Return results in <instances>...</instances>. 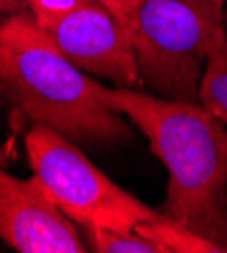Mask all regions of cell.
Masks as SVG:
<instances>
[{"mask_svg":"<svg viewBox=\"0 0 227 253\" xmlns=\"http://www.w3.org/2000/svg\"><path fill=\"white\" fill-rule=\"evenodd\" d=\"M106 97L148 138L167 166L162 215L227 253V128L201 103L130 87H106Z\"/></svg>","mask_w":227,"mask_h":253,"instance_id":"1","label":"cell"},{"mask_svg":"<svg viewBox=\"0 0 227 253\" xmlns=\"http://www.w3.org/2000/svg\"><path fill=\"white\" fill-rule=\"evenodd\" d=\"M0 93L33 126L75 144H118L134 134V124L108 101L106 85L73 65L27 12L0 20Z\"/></svg>","mask_w":227,"mask_h":253,"instance_id":"2","label":"cell"},{"mask_svg":"<svg viewBox=\"0 0 227 253\" xmlns=\"http://www.w3.org/2000/svg\"><path fill=\"white\" fill-rule=\"evenodd\" d=\"M223 0H138L134 49L142 81L160 97L199 103L209 57L227 37Z\"/></svg>","mask_w":227,"mask_h":253,"instance_id":"3","label":"cell"},{"mask_svg":"<svg viewBox=\"0 0 227 253\" xmlns=\"http://www.w3.org/2000/svg\"><path fill=\"white\" fill-rule=\"evenodd\" d=\"M25 148L35 176L53 203L79 227L132 231L167 217L108 178L63 134L33 126L25 136Z\"/></svg>","mask_w":227,"mask_h":253,"instance_id":"4","label":"cell"},{"mask_svg":"<svg viewBox=\"0 0 227 253\" xmlns=\"http://www.w3.org/2000/svg\"><path fill=\"white\" fill-rule=\"evenodd\" d=\"M43 31L88 75L108 79L116 87L136 89L144 83L130 33L99 0H90Z\"/></svg>","mask_w":227,"mask_h":253,"instance_id":"5","label":"cell"},{"mask_svg":"<svg viewBox=\"0 0 227 253\" xmlns=\"http://www.w3.org/2000/svg\"><path fill=\"white\" fill-rule=\"evenodd\" d=\"M0 239L20 253H86L84 233L35 174L18 178L0 166Z\"/></svg>","mask_w":227,"mask_h":253,"instance_id":"6","label":"cell"},{"mask_svg":"<svg viewBox=\"0 0 227 253\" xmlns=\"http://www.w3.org/2000/svg\"><path fill=\"white\" fill-rule=\"evenodd\" d=\"M136 231L162 245L167 249V253H225V249L219 247L217 243L201 237L189 227H184L169 217L144 223L136 227Z\"/></svg>","mask_w":227,"mask_h":253,"instance_id":"7","label":"cell"},{"mask_svg":"<svg viewBox=\"0 0 227 253\" xmlns=\"http://www.w3.org/2000/svg\"><path fill=\"white\" fill-rule=\"evenodd\" d=\"M199 103L227 128V37L205 65L199 85Z\"/></svg>","mask_w":227,"mask_h":253,"instance_id":"8","label":"cell"},{"mask_svg":"<svg viewBox=\"0 0 227 253\" xmlns=\"http://www.w3.org/2000/svg\"><path fill=\"white\" fill-rule=\"evenodd\" d=\"M90 251L95 253H167L162 245L138 233L108 227H79Z\"/></svg>","mask_w":227,"mask_h":253,"instance_id":"9","label":"cell"},{"mask_svg":"<svg viewBox=\"0 0 227 253\" xmlns=\"http://www.w3.org/2000/svg\"><path fill=\"white\" fill-rule=\"evenodd\" d=\"M31 16L41 29H47L55 20L71 14L73 10L81 8L90 0H25Z\"/></svg>","mask_w":227,"mask_h":253,"instance_id":"10","label":"cell"},{"mask_svg":"<svg viewBox=\"0 0 227 253\" xmlns=\"http://www.w3.org/2000/svg\"><path fill=\"white\" fill-rule=\"evenodd\" d=\"M99 2L120 20V25L130 33L134 41V10L138 0H99Z\"/></svg>","mask_w":227,"mask_h":253,"instance_id":"11","label":"cell"},{"mask_svg":"<svg viewBox=\"0 0 227 253\" xmlns=\"http://www.w3.org/2000/svg\"><path fill=\"white\" fill-rule=\"evenodd\" d=\"M23 4V0H0V16H8L16 12Z\"/></svg>","mask_w":227,"mask_h":253,"instance_id":"12","label":"cell"},{"mask_svg":"<svg viewBox=\"0 0 227 253\" xmlns=\"http://www.w3.org/2000/svg\"><path fill=\"white\" fill-rule=\"evenodd\" d=\"M223 2H227V0H223Z\"/></svg>","mask_w":227,"mask_h":253,"instance_id":"13","label":"cell"}]
</instances>
